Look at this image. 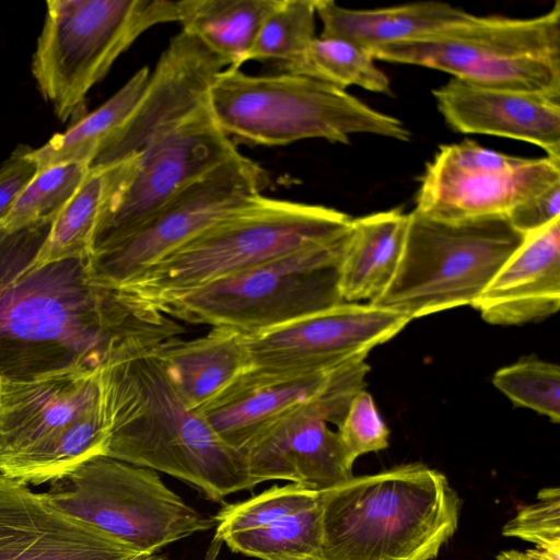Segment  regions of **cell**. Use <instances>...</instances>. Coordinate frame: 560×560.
<instances>
[{"instance_id":"15","label":"cell","mask_w":560,"mask_h":560,"mask_svg":"<svg viewBox=\"0 0 560 560\" xmlns=\"http://www.w3.org/2000/svg\"><path fill=\"white\" fill-rule=\"evenodd\" d=\"M411 319L370 303L342 302L289 324L244 335L250 368L275 374L326 371L365 360Z\"/></svg>"},{"instance_id":"40","label":"cell","mask_w":560,"mask_h":560,"mask_svg":"<svg viewBox=\"0 0 560 560\" xmlns=\"http://www.w3.org/2000/svg\"><path fill=\"white\" fill-rule=\"evenodd\" d=\"M277 560H323L319 556L285 557Z\"/></svg>"},{"instance_id":"20","label":"cell","mask_w":560,"mask_h":560,"mask_svg":"<svg viewBox=\"0 0 560 560\" xmlns=\"http://www.w3.org/2000/svg\"><path fill=\"white\" fill-rule=\"evenodd\" d=\"M432 95L454 131L529 142L560 161V98L455 78L432 90Z\"/></svg>"},{"instance_id":"13","label":"cell","mask_w":560,"mask_h":560,"mask_svg":"<svg viewBox=\"0 0 560 560\" xmlns=\"http://www.w3.org/2000/svg\"><path fill=\"white\" fill-rule=\"evenodd\" d=\"M560 182V161L522 158L466 139L440 145L419 178L416 210L440 220L505 215Z\"/></svg>"},{"instance_id":"5","label":"cell","mask_w":560,"mask_h":560,"mask_svg":"<svg viewBox=\"0 0 560 560\" xmlns=\"http://www.w3.org/2000/svg\"><path fill=\"white\" fill-rule=\"evenodd\" d=\"M207 100L214 120L236 147L285 145L305 139L348 144L354 133L411 138L398 118L300 74L252 75L228 67L214 78Z\"/></svg>"},{"instance_id":"39","label":"cell","mask_w":560,"mask_h":560,"mask_svg":"<svg viewBox=\"0 0 560 560\" xmlns=\"http://www.w3.org/2000/svg\"><path fill=\"white\" fill-rule=\"evenodd\" d=\"M126 560H165L164 557L156 555V553H138L131 558H128Z\"/></svg>"},{"instance_id":"19","label":"cell","mask_w":560,"mask_h":560,"mask_svg":"<svg viewBox=\"0 0 560 560\" xmlns=\"http://www.w3.org/2000/svg\"><path fill=\"white\" fill-rule=\"evenodd\" d=\"M138 553L0 474V560H126Z\"/></svg>"},{"instance_id":"8","label":"cell","mask_w":560,"mask_h":560,"mask_svg":"<svg viewBox=\"0 0 560 560\" xmlns=\"http://www.w3.org/2000/svg\"><path fill=\"white\" fill-rule=\"evenodd\" d=\"M349 232L217 279L155 307L177 322L244 335L330 308L345 302L340 268Z\"/></svg>"},{"instance_id":"18","label":"cell","mask_w":560,"mask_h":560,"mask_svg":"<svg viewBox=\"0 0 560 560\" xmlns=\"http://www.w3.org/2000/svg\"><path fill=\"white\" fill-rule=\"evenodd\" d=\"M343 415L334 407L310 404L278 418L241 451L248 475L257 485L285 480L319 492L353 477V462L338 434Z\"/></svg>"},{"instance_id":"28","label":"cell","mask_w":560,"mask_h":560,"mask_svg":"<svg viewBox=\"0 0 560 560\" xmlns=\"http://www.w3.org/2000/svg\"><path fill=\"white\" fill-rule=\"evenodd\" d=\"M374 60L369 51L351 42L316 36L294 60L275 72L304 75L343 91L357 85L392 96L389 79Z\"/></svg>"},{"instance_id":"9","label":"cell","mask_w":560,"mask_h":560,"mask_svg":"<svg viewBox=\"0 0 560 560\" xmlns=\"http://www.w3.org/2000/svg\"><path fill=\"white\" fill-rule=\"evenodd\" d=\"M524 237L505 215L447 221L413 209L397 271L370 304L411 320L471 305Z\"/></svg>"},{"instance_id":"21","label":"cell","mask_w":560,"mask_h":560,"mask_svg":"<svg viewBox=\"0 0 560 560\" xmlns=\"http://www.w3.org/2000/svg\"><path fill=\"white\" fill-rule=\"evenodd\" d=\"M491 325L544 320L560 307V218L525 235L471 304Z\"/></svg>"},{"instance_id":"32","label":"cell","mask_w":560,"mask_h":560,"mask_svg":"<svg viewBox=\"0 0 560 560\" xmlns=\"http://www.w3.org/2000/svg\"><path fill=\"white\" fill-rule=\"evenodd\" d=\"M89 170L88 162H65L38 171L2 225L13 231L55 220L79 189Z\"/></svg>"},{"instance_id":"3","label":"cell","mask_w":560,"mask_h":560,"mask_svg":"<svg viewBox=\"0 0 560 560\" xmlns=\"http://www.w3.org/2000/svg\"><path fill=\"white\" fill-rule=\"evenodd\" d=\"M323 560H433L457 530L460 500L423 464L352 477L320 493Z\"/></svg>"},{"instance_id":"7","label":"cell","mask_w":560,"mask_h":560,"mask_svg":"<svg viewBox=\"0 0 560 560\" xmlns=\"http://www.w3.org/2000/svg\"><path fill=\"white\" fill-rule=\"evenodd\" d=\"M371 55L479 85L560 98V3L524 19L470 14L460 23L383 46Z\"/></svg>"},{"instance_id":"16","label":"cell","mask_w":560,"mask_h":560,"mask_svg":"<svg viewBox=\"0 0 560 560\" xmlns=\"http://www.w3.org/2000/svg\"><path fill=\"white\" fill-rule=\"evenodd\" d=\"M365 360L301 374H275L249 368L198 409L217 436L240 451L264 428L305 405L323 402L346 415L353 396L365 389Z\"/></svg>"},{"instance_id":"34","label":"cell","mask_w":560,"mask_h":560,"mask_svg":"<svg viewBox=\"0 0 560 560\" xmlns=\"http://www.w3.org/2000/svg\"><path fill=\"white\" fill-rule=\"evenodd\" d=\"M337 427V432L353 463L363 454L388 447L389 430L377 411L372 395L365 389L353 396Z\"/></svg>"},{"instance_id":"14","label":"cell","mask_w":560,"mask_h":560,"mask_svg":"<svg viewBox=\"0 0 560 560\" xmlns=\"http://www.w3.org/2000/svg\"><path fill=\"white\" fill-rule=\"evenodd\" d=\"M267 171L241 152L167 201L122 241L89 256L92 277L119 288L269 186Z\"/></svg>"},{"instance_id":"1","label":"cell","mask_w":560,"mask_h":560,"mask_svg":"<svg viewBox=\"0 0 560 560\" xmlns=\"http://www.w3.org/2000/svg\"><path fill=\"white\" fill-rule=\"evenodd\" d=\"M52 221L0 224V383L102 371L182 336L177 320L92 277L89 257L38 264Z\"/></svg>"},{"instance_id":"6","label":"cell","mask_w":560,"mask_h":560,"mask_svg":"<svg viewBox=\"0 0 560 560\" xmlns=\"http://www.w3.org/2000/svg\"><path fill=\"white\" fill-rule=\"evenodd\" d=\"M106 441L101 371L0 383V474L52 482L104 455Z\"/></svg>"},{"instance_id":"12","label":"cell","mask_w":560,"mask_h":560,"mask_svg":"<svg viewBox=\"0 0 560 560\" xmlns=\"http://www.w3.org/2000/svg\"><path fill=\"white\" fill-rule=\"evenodd\" d=\"M237 153L208 100L156 133L139 152L127 186L103 208L90 255L128 237L177 194Z\"/></svg>"},{"instance_id":"4","label":"cell","mask_w":560,"mask_h":560,"mask_svg":"<svg viewBox=\"0 0 560 560\" xmlns=\"http://www.w3.org/2000/svg\"><path fill=\"white\" fill-rule=\"evenodd\" d=\"M351 223L350 215L334 208L259 194L118 289L158 306L217 279L328 242Z\"/></svg>"},{"instance_id":"29","label":"cell","mask_w":560,"mask_h":560,"mask_svg":"<svg viewBox=\"0 0 560 560\" xmlns=\"http://www.w3.org/2000/svg\"><path fill=\"white\" fill-rule=\"evenodd\" d=\"M221 542L233 552L261 560L319 556L320 502L268 526L226 536Z\"/></svg>"},{"instance_id":"38","label":"cell","mask_w":560,"mask_h":560,"mask_svg":"<svg viewBox=\"0 0 560 560\" xmlns=\"http://www.w3.org/2000/svg\"><path fill=\"white\" fill-rule=\"evenodd\" d=\"M497 560H532L525 551L504 550L497 556Z\"/></svg>"},{"instance_id":"26","label":"cell","mask_w":560,"mask_h":560,"mask_svg":"<svg viewBox=\"0 0 560 560\" xmlns=\"http://www.w3.org/2000/svg\"><path fill=\"white\" fill-rule=\"evenodd\" d=\"M279 0H180L176 22L228 67L241 69L267 15Z\"/></svg>"},{"instance_id":"31","label":"cell","mask_w":560,"mask_h":560,"mask_svg":"<svg viewBox=\"0 0 560 560\" xmlns=\"http://www.w3.org/2000/svg\"><path fill=\"white\" fill-rule=\"evenodd\" d=\"M317 490L290 482L272 486L245 501L224 505L213 517L215 541L232 534L268 526L320 502Z\"/></svg>"},{"instance_id":"22","label":"cell","mask_w":560,"mask_h":560,"mask_svg":"<svg viewBox=\"0 0 560 560\" xmlns=\"http://www.w3.org/2000/svg\"><path fill=\"white\" fill-rule=\"evenodd\" d=\"M323 37L355 44L370 54L383 46L422 37L460 23L470 13L440 1H421L377 9H349L332 0H314Z\"/></svg>"},{"instance_id":"27","label":"cell","mask_w":560,"mask_h":560,"mask_svg":"<svg viewBox=\"0 0 560 560\" xmlns=\"http://www.w3.org/2000/svg\"><path fill=\"white\" fill-rule=\"evenodd\" d=\"M150 77L149 67L140 68L110 98L94 112L57 133L43 147L31 149L38 171L65 162L90 165L103 142L127 119Z\"/></svg>"},{"instance_id":"11","label":"cell","mask_w":560,"mask_h":560,"mask_svg":"<svg viewBox=\"0 0 560 560\" xmlns=\"http://www.w3.org/2000/svg\"><path fill=\"white\" fill-rule=\"evenodd\" d=\"M58 510L143 553L215 526L171 490L155 470L95 456L50 482Z\"/></svg>"},{"instance_id":"36","label":"cell","mask_w":560,"mask_h":560,"mask_svg":"<svg viewBox=\"0 0 560 560\" xmlns=\"http://www.w3.org/2000/svg\"><path fill=\"white\" fill-rule=\"evenodd\" d=\"M30 152L31 148L20 147L0 166V224L38 173V166Z\"/></svg>"},{"instance_id":"10","label":"cell","mask_w":560,"mask_h":560,"mask_svg":"<svg viewBox=\"0 0 560 560\" xmlns=\"http://www.w3.org/2000/svg\"><path fill=\"white\" fill-rule=\"evenodd\" d=\"M32 72L60 121L82 118L85 96L145 31L176 22L171 0H50Z\"/></svg>"},{"instance_id":"23","label":"cell","mask_w":560,"mask_h":560,"mask_svg":"<svg viewBox=\"0 0 560 560\" xmlns=\"http://www.w3.org/2000/svg\"><path fill=\"white\" fill-rule=\"evenodd\" d=\"M158 354L179 395L196 410L250 368L244 334L226 327H212L195 339L171 338Z\"/></svg>"},{"instance_id":"25","label":"cell","mask_w":560,"mask_h":560,"mask_svg":"<svg viewBox=\"0 0 560 560\" xmlns=\"http://www.w3.org/2000/svg\"><path fill=\"white\" fill-rule=\"evenodd\" d=\"M139 153L90 167L79 189L52 222L37 256L38 264L89 257L98 217L106 201L131 179Z\"/></svg>"},{"instance_id":"24","label":"cell","mask_w":560,"mask_h":560,"mask_svg":"<svg viewBox=\"0 0 560 560\" xmlns=\"http://www.w3.org/2000/svg\"><path fill=\"white\" fill-rule=\"evenodd\" d=\"M406 224L400 209L352 219L340 268L345 302L371 303L387 289L401 258Z\"/></svg>"},{"instance_id":"2","label":"cell","mask_w":560,"mask_h":560,"mask_svg":"<svg viewBox=\"0 0 560 560\" xmlns=\"http://www.w3.org/2000/svg\"><path fill=\"white\" fill-rule=\"evenodd\" d=\"M159 346L101 371L104 456L180 479L215 502L252 490L256 483L242 455L183 399L158 354Z\"/></svg>"},{"instance_id":"37","label":"cell","mask_w":560,"mask_h":560,"mask_svg":"<svg viewBox=\"0 0 560 560\" xmlns=\"http://www.w3.org/2000/svg\"><path fill=\"white\" fill-rule=\"evenodd\" d=\"M560 182L515 207L508 219L523 235L538 231L560 218Z\"/></svg>"},{"instance_id":"33","label":"cell","mask_w":560,"mask_h":560,"mask_svg":"<svg viewBox=\"0 0 560 560\" xmlns=\"http://www.w3.org/2000/svg\"><path fill=\"white\" fill-rule=\"evenodd\" d=\"M493 385L514 406L534 410L551 422L560 421V369L534 357L499 369Z\"/></svg>"},{"instance_id":"35","label":"cell","mask_w":560,"mask_h":560,"mask_svg":"<svg viewBox=\"0 0 560 560\" xmlns=\"http://www.w3.org/2000/svg\"><path fill=\"white\" fill-rule=\"evenodd\" d=\"M505 537L532 542L536 548L560 549V490L544 488L537 501L518 510L502 528Z\"/></svg>"},{"instance_id":"17","label":"cell","mask_w":560,"mask_h":560,"mask_svg":"<svg viewBox=\"0 0 560 560\" xmlns=\"http://www.w3.org/2000/svg\"><path fill=\"white\" fill-rule=\"evenodd\" d=\"M225 61L196 37L180 31L162 51L147 85L124 124L100 147L90 167L139 153L163 129L207 101Z\"/></svg>"},{"instance_id":"30","label":"cell","mask_w":560,"mask_h":560,"mask_svg":"<svg viewBox=\"0 0 560 560\" xmlns=\"http://www.w3.org/2000/svg\"><path fill=\"white\" fill-rule=\"evenodd\" d=\"M314 0H279L264 20L245 62L272 65L277 71L294 60L315 35Z\"/></svg>"}]
</instances>
